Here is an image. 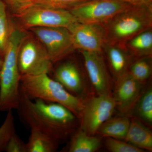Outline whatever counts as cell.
I'll use <instances>...</instances> for the list:
<instances>
[{
	"instance_id": "cell-4",
	"label": "cell",
	"mask_w": 152,
	"mask_h": 152,
	"mask_svg": "<svg viewBox=\"0 0 152 152\" xmlns=\"http://www.w3.org/2000/svg\"><path fill=\"white\" fill-rule=\"evenodd\" d=\"M102 25L106 42L125 46L136 35L152 28V6H130Z\"/></svg>"
},
{
	"instance_id": "cell-10",
	"label": "cell",
	"mask_w": 152,
	"mask_h": 152,
	"mask_svg": "<svg viewBox=\"0 0 152 152\" xmlns=\"http://www.w3.org/2000/svg\"><path fill=\"white\" fill-rule=\"evenodd\" d=\"M69 31L76 49L102 53L106 42L105 33L102 25L78 23Z\"/></svg>"
},
{
	"instance_id": "cell-19",
	"label": "cell",
	"mask_w": 152,
	"mask_h": 152,
	"mask_svg": "<svg viewBox=\"0 0 152 152\" xmlns=\"http://www.w3.org/2000/svg\"><path fill=\"white\" fill-rule=\"evenodd\" d=\"M131 120L127 117L109 119L99 128L96 134L106 138L124 140Z\"/></svg>"
},
{
	"instance_id": "cell-24",
	"label": "cell",
	"mask_w": 152,
	"mask_h": 152,
	"mask_svg": "<svg viewBox=\"0 0 152 152\" xmlns=\"http://www.w3.org/2000/svg\"><path fill=\"white\" fill-rule=\"evenodd\" d=\"M87 0H30V5L69 10Z\"/></svg>"
},
{
	"instance_id": "cell-18",
	"label": "cell",
	"mask_w": 152,
	"mask_h": 152,
	"mask_svg": "<svg viewBox=\"0 0 152 152\" xmlns=\"http://www.w3.org/2000/svg\"><path fill=\"white\" fill-rule=\"evenodd\" d=\"M125 46L133 56L138 58L152 57V28L145 30L136 35L127 41Z\"/></svg>"
},
{
	"instance_id": "cell-17",
	"label": "cell",
	"mask_w": 152,
	"mask_h": 152,
	"mask_svg": "<svg viewBox=\"0 0 152 152\" xmlns=\"http://www.w3.org/2000/svg\"><path fill=\"white\" fill-rule=\"evenodd\" d=\"M30 134L26 143L27 152H55L58 148L56 140L34 129H30Z\"/></svg>"
},
{
	"instance_id": "cell-28",
	"label": "cell",
	"mask_w": 152,
	"mask_h": 152,
	"mask_svg": "<svg viewBox=\"0 0 152 152\" xmlns=\"http://www.w3.org/2000/svg\"><path fill=\"white\" fill-rule=\"evenodd\" d=\"M131 6H152V0H115Z\"/></svg>"
},
{
	"instance_id": "cell-16",
	"label": "cell",
	"mask_w": 152,
	"mask_h": 152,
	"mask_svg": "<svg viewBox=\"0 0 152 152\" xmlns=\"http://www.w3.org/2000/svg\"><path fill=\"white\" fill-rule=\"evenodd\" d=\"M68 148L69 152H94L100 148V137L90 135L79 128L71 136Z\"/></svg>"
},
{
	"instance_id": "cell-12",
	"label": "cell",
	"mask_w": 152,
	"mask_h": 152,
	"mask_svg": "<svg viewBox=\"0 0 152 152\" xmlns=\"http://www.w3.org/2000/svg\"><path fill=\"white\" fill-rule=\"evenodd\" d=\"M80 51L89 78L97 95L110 94V79L102 53Z\"/></svg>"
},
{
	"instance_id": "cell-22",
	"label": "cell",
	"mask_w": 152,
	"mask_h": 152,
	"mask_svg": "<svg viewBox=\"0 0 152 152\" xmlns=\"http://www.w3.org/2000/svg\"><path fill=\"white\" fill-rule=\"evenodd\" d=\"M12 27L7 6L5 4L0 10V56L3 58L10 37Z\"/></svg>"
},
{
	"instance_id": "cell-23",
	"label": "cell",
	"mask_w": 152,
	"mask_h": 152,
	"mask_svg": "<svg viewBox=\"0 0 152 152\" xmlns=\"http://www.w3.org/2000/svg\"><path fill=\"white\" fill-rule=\"evenodd\" d=\"M15 133V124L12 110L9 111L0 126V152L5 151L9 140Z\"/></svg>"
},
{
	"instance_id": "cell-13",
	"label": "cell",
	"mask_w": 152,
	"mask_h": 152,
	"mask_svg": "<svg viewBox=\"0 0 152 152\" xmlns=\"http://www.w3.org/2000/svg\"><path fill=\"white\" fill-rule=\"evenodd\" d=\"M52 78L72 94L82 98L86 88L85 81L80 68L75 62L69 61L61 63L54 70Z\"/></svg>"
},
{
	"instance_id": "cell-1",
	"label": "cell",
	"mask_w": 152,
	"mask_h": 152,
	"mask_svg": "<svg viewBox=\"0 0 152 152\" xmlns=\"http://www.w3.org/2000/svg\"><path fill=\"white\" fill-rule=\"evenodd\" d=\"M18 110L21 120L30 129H34L60 142L76 130L78 119L70 110L60 104L41 99H30L20 88Z\"/></svg>"
},
{
	"instance_id": "cell-21",
	"label": "cell",
	"mask_w": 152,
	"mask_h": 152,
	"mask_svg": "<svg viewBox=\"0 0 152 152\" xmlns=\"http://www.w3.org/2000/svg\"><path fill=\"white\" fill-rule=\"evenodd\" d=\"M151 57L140 58L130 65L128 72L133 77L143 84L151 75Z\"/></svg>"
},
{
	"instance_id": "cell-30",
	"label": "cell",
	"mask_w": 152,
	"mask_h": 152,
	"mask_svg": "<svg viewBox=\"0 0 152 152\" xmlns=\"http://www.w3.org/2000/svg\"><path fill=\"white\" fill-rule=\"evenodd\" d=\"M5 4V3L4 2L3 0H0V10H1V9L2 7Z\"/></svg>"
},
{
	"instance_id": "cell-27",
	"label": "cell",
	"mask_w": 152,
	"mask_h": 152,
	"mask_svg": "<svg viewBox=\"0 0 152 152\" xmlns=\"http://www.w3.org/2000/svg\"><path fill=\"white\" fill-rule=\"evenodd\" d=\"M3 1L15 15L19 13L30 5V0H3Z\"/></svg>"
},
{
	"instance_id": "cell-8",
	"label": "cell",
	"mask_w": 152,
	"mask_h": 152,
	"mask_svg": "<svg viewBox=\"0 0 152 152\" xmlns=\"http://www.w3.org/2000/svg\"><path fill=\"white\" fill-rule=\"evenodd\" d=\"M28 30L42 44L53 64L76 50L72 34L65 28L35 27Z\"/></svg>"
},
{
	"instance_id": "cell-2",
	"label": "cell",
	"mask_w": 152,
	"mask_h": 152,
	"mask_svg": "<svg viewBox=\"0 0 152 152\" xmlns=\"http://www.w3.org/2000/svg\"><path fill=\"white\" fill-rule=\"evenodd\" d=\"M25 30L12 27L0 71V112L17 110L20 100L21 75L18 65L19 44Z\"/></svg>"
},
{
	"instance_id": "cell-7",
	"label": "cell",
	"mask_w": 152,
	"mask_h": 152,
	"mask_svg": "<svg viewBox=\"0 0 152 152\" xmlns=\"http://www.w3.org/2000/svg\"><path fill=\"white\" fill-rule=\"evenodd\" d=\"M130 6L115 0H87L69 11L80 23L103 25Z\"/></svg>"
},
{
	"instance_id": "cell-29",
	"label": "cell",
	"mask_w": 152,
	"mask_h": 152,
	"mask_svg": "<svg viewBox=\"0 0 152 152\" xmlns=\"http://www.w3.org/2000/svg\"><path fill=\"white\" fill-rule=\"evenodd\" d=\"M3 61H4V58L0 56V71H1V69L2 66L3 64Z\"/></svg>"
},
{
	"instance_id": "cell-5",
	"label": "cell",
	"mask_w": 152,
	"mask_h": 152,
	"mask_svg": "<svg viewBox=\"0 0 152 152\" xmlns=\"http://www.w3.org/2000/svg\"><path fill=\"white\" fill-rule=\"evenodd\" d=\"M18 62L21 76L49 75L53 66L42 44L34 35L27 32L19 44Z\"/></svg>"
},
{
	"instance_id": "cell-25",
	"label": "cell",
	"mask_w": 152,
	"mask_h": 152,
	"mask_svg": "<svg viewBox=\"0 0 152 152\" xmlns=\"http://www.w3.org/2000/svg\"><path fill=\"white\" fill-rule=\"evenodd\" d=\"M106 148L112 152H143V150L139 148L132 144L121 140L113 138H106Z\"/></svg>"
},
{
	"instance_id": "cell-15",
	"label": "cell",
	"mask_w": 152,
	"mask_h": 152,
	"mask_svg": "<svg viewBox=\"0 0 152 152\" xmlns=\"http://www.w3.org/2000/svg\"><path fill=\"white\" fill-rule=\"evenodd\" d=\"M125 141L139 148L152 151L151 131L141 121L137 119L131 120Z\"/></svg>"
},
{
	"instance_id": "cell-26",
	"label": "cell",
	"mask_w": 152,
	"mask_h": 152,
	"mask_svg": "<svg viewBox=\"0 0 152 152\" xmlns=\"http://www.w3.org/2000/svg\"><path fill=\"white\" fill-rule=\"evenodd\" d=\"M5 151L27 152L26 143L15 133L9 140L6 146Z\"/></svg>"
},
{
	"instance_id": "cell-9",
	"label": "cell",
	"mask_w": 152,
	"mask_h": 152,
	"mask_svg": "<svg viewBox=\"0 0 152 152\" xmlns=\"http://www.w3.org/2000/svg\"><path fill=\"white\" fill-rule=\"evenodd\" d=\"M116 104L111 94L97 95L90 98L84 107L80 118V128L90 135H95L99 128L111 118Z\"/></svg>"
},
{
	"instance_id": "cell-14",
	"label": "cell",
	"mask_w": 152,
	"mask_h": 152,
	"mask_svg": "<svg viewBox=\"0 0 152 152\" xmlns=\"http://www.w3.org/2000/svg\"><path fill=\"white\" fill-rule=\"evenodd\" d=\"M116 80L127 72L132 55L125 46L106 42L104 49Z\"/></svg>"
},
{
	"instance_id": "cell-3",
	"label": "cell",
	"mask_w": 152,
	"mask_h": 152,
	"mask_svg": "<svg viewBox=\"0 0 152 152\" xmlns=\"http://www.w3.org/2000/svg\"><path fill=\"white\" fill-rule=\"evenodd\" d=\"M20 88L30 99H39L61 104L80 118L84 101L69 92L48 74L21 76Z\"/></svg>"
},
{
	"instance_id": "cell-6",
	"label": "cell",
	"mask_w": 152,
	"mask_h": 152,
	"mask_svg": "<svg viewBox=\"0 0 152 152\" xmlns=\"http://www.w3.org/2000/svg\"><path fill=\"white\" fill-rule=\"evenodd\" d=\"M25 29L35 27H63L70 30L78 22L67 10L30 5L15 15Z\"/></svg>"
},
{
	"instance_id": "cell-11",
	"label": "cell",
	"mask_w": 152,
	"mask_h": 152,
	"mask_svg": "<svg viewBox=\"0 0 152 152\" xmlns=\"http://www.w3.org/2000/svg\"><path fill=\"white\" fill-rule=\"evenodd\" d=\"M113 97L116 107L123 113L132 110L141 94L143 84L136 80L129 73H125L116 80Z\"/></svg>"
},
{
	"instance_id": "cell-20",
	"label": "cell",
	"mask_w": 152,
	"mask_h": 152,
	"mask_svg": "<svg viewBox=\"0 0 152 152\" xmlns=\"http://www.w3.org/2000/svg\"><path fill=\"white\" fill-rule=\"evenodd\" d=\"M135 113L142 122L152 124V89L149 87L141 94L134 106Z\"/></svg>"
}]
</instances>
